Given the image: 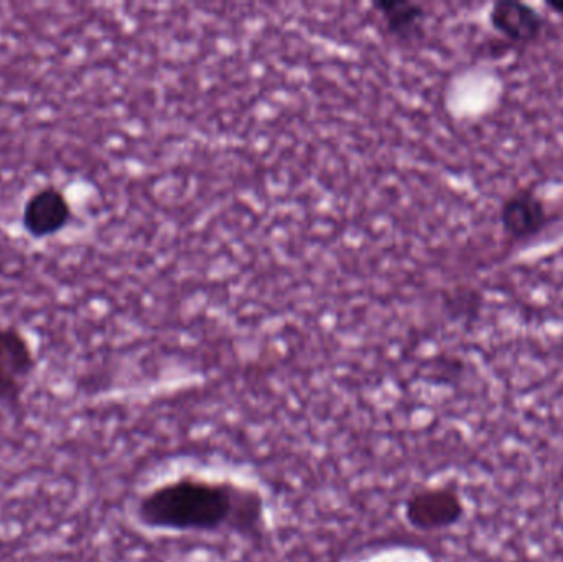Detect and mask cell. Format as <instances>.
I'll return each instance as SVG.
<instances>
[{"mask_svg": "<svg viewBox=\"0 0 563 562\" xmlns=\"http://www.w3.org/2000/svg\"><path fill=\"white\" fill-rule=\"evenodd\" d=\"M135 520L158 533L236 535L254 541L266 530V502L257 488L187 474L145 492L135 504Z\"/></svg>", "mask_w": 563, "mask_h": 562, "instance_id": "cell-1", "label": "cell"}, {"mask_svg": "<svg viewBox=\"0 0 563 562\" xmlns=\"http://www.w3.org/2000/svg\"><path fill=\"white\" fill-rule=\"evenodd\" d=\"M38 359L29 337L13 326H0V408L22 405L36 375Z\"/></svg>", "mask_w": 563, "mask_h": 562, "instance_id": "cell-2", "label": "cell"}, {"mask_svg": "<svg viewBox=\"0 0 563 562\" xmlns=\"http://www.w3.org/2000/svg\"><path fill=\"white\" fill-rule=\"evenodd\" d=\"M73 221V205L65 190L43 185L26 197L20 213V227L35 241L58 236Z\"/></svg>", "mask_w": 563, "mask_h": 562, "instance_id": "cell-3", "label": "cell"}, {"mask_svg": "<svg viewBox=\"0 0 563 562\" xmlns=\"http://www.w3.org/2000/svg\"><path fill=\"white\" fill-rule=\"evenodd\" d=\"M465 505L452 488L426 487L412 492L404 505V517L413 530L422 533L449 530L462 521Z\"/></svg>", "mask_w": 563, "mask_h": 562, "instance_id": "cell-4", "label": "cell"}, {"mask_svg": "<svg viewBox=\"0 0 563 562\" xmlns=\"http://www.w3.org/2000/svg\"><path fill=\"white\" fill-rule=\"evenodd\" d=\"M503 231L512 241H526L538 236L549 223L544 201L534 191L522 188L506 198L499 211Z\"/></svg>", "mask_w": 563, "mask_h": 562, "instance_id": "cell-5", "label": "cell"}, {"mask_svg": "<svg viewBox=\"0 0 563 562\" xmlns=\"http://www.w3.org/2000/svg\"><path fill=\"white\" fill-rule=\"evenodd\" d=\"M493 29L515 43L534 42L544 30V16L519 0H499L489 12Z\"/></svg>", "mask_w": 563, "mask_h": 562, "instance_id": "cell-6", "label": "cell"}, {"mask_svg": "<svg viewBox=\"0 0 563 562\" xmlns=\"http://www.w3.org/2000/svg\"><path fill=\"white\" fill-rule=\"evenodd\" d=\"M384 19H386L387 25L399 33V35H410L419 29L420 23L423 19L422 7L417 3L410 2H390L383 3Z\"/></svg>", "mask_w": 563, "mask_h": 562, "instance_id": "cell-7", "label": "cell"}, {"mask_svg": "<svg viewBox=\"0 0 563 562\" xmlns=\"http://www.w3.org/2000/svg\"><path fill=\"white\" fill-rule=\"evenodd\" d=\"M545 5H548L549 9L554 10L555 13H561V15H563V0H548Z\"/></svg>", "mask_w": 563, "mask_h": 562, "instance_id": "cell-8", "label": "cell"}]
</instances>
